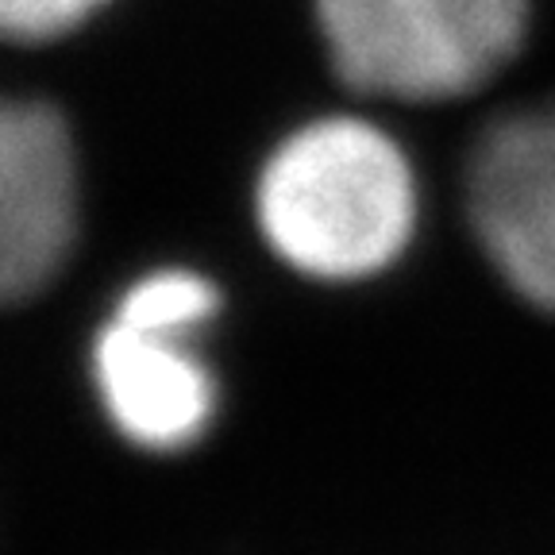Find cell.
I'll return each instance as SVG.
<instances>
[{
  "label": "cell",
  "mask_w": 555,
  "mask_h": 555,
  "mask_svg": "<svg viewBox=\"0 0 555 555\" xmlns=\"http://www.w3.org/2000/svg\"><path fill=\"white\" fill-rule=\"evenodd\" d=\"M255 220L289 270L317 282H359L409 247L413 170L405 151L359 116L309 120L262 163Z\"/></svg>",
  "instance_id": "6da1fadb"
},
{
  "label": "cell",
  "mask_w": 555,
  "mask_h": 555,
  "mask_svg": "<svg viewBox=\"0 0 555 555\" xmlns=\"http://www.w3.org/2000/svg\"><path fill=\"white\" fill-rule=\"evenodd\" d=\"M328 62L359 93L455 101L520 51L532 0H312Z\"/></svg>",
  "instance_id": "7a4b0ae2"
},
{
  "label": "cell",
  "mask_w": 555,
  "mask_h": 555,
  "mask_svg": "<svg viewBox=\"0 0 555 555\" xmlns=\"http://www.w3.org/2000/svg\"><path fill=\"white\" fill-rule=\"evenodd\" d=\"M467 217L505 286L555 317V113H509L478 135Z\"/></svg>",
  "instance_id": "3957f363"
},
{
  "label": "cell",
  "mask_w": 555,
  "mask_h": 555,
  "mask_svg": "<svg viewBox=\"0 0 555 555\" xmlns=\"http://www.w3.org/2000/svg\"><path fill=\"white\" fill-rule=\"evenodd\" d=\"M78 235V158L47 101H9L0 116V286L9 301L43 294Z\"/></svg>",
  "instance_id": "277c9868"
},
{
  "label": "cell",
  "mask_w": 555,
  "mask_h": 555,
  "mask_svg": "<svg viewBox=\"0 0 555 555\" xmlns=\"http://www.w3.org/2000/svg\"><path fill=\"white\" fill-rule=\"evenodd\" d=\"M93 386L113 428L143 451L190 448L217 413V382L185 336L108 321L93 339Z\"/></svg>",
  "instance_id": "5b68a950"
},
{
  "label": "cell",
  "mask_w": 555,
  "mask_h": 555,
  "mask_svg": "<svg viewBox=\"0 0 555 555\" xmlns=\"http://www.w3.org/2000/svg\"><path fill=\"white\" fill-rule=\"evenodd\" d=\"M220 309L217 286L205 274L185 267L151 270L139 282H131L116 301V321L135 324V328L163 332V336H185L212 321Z\"/></svg>",
  "instance_id": "8992f818"
},
{
  "label": "cell",
  "mask_w": 555,
  "mask_h": 555,
  "mask_svg": "<svg viewBox=\"0 0 555 555\" xmlns=\"http://www.w3.org/2000/svg\"><path fill=\"white\" fill-rule=\"evenodd\" d=\"M108 0H0V27L16 43H51L78 31Z\"/></svg>",
  "instance_id": "52a82bcc"
}]
</instances>
